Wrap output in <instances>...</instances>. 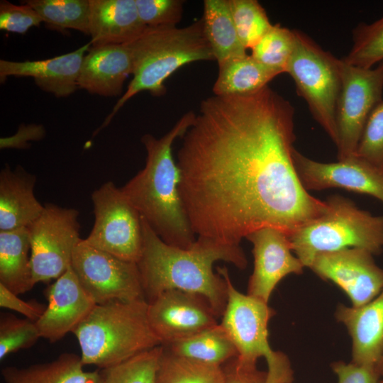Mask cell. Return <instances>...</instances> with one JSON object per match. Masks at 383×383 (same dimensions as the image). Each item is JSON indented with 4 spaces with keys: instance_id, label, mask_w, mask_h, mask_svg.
I'll return each mask as SVG.
<instances>
[{
    "instance_id": "20",
    "label": "cell",
    "mask_w": 383,
    "mask_h": 383,
    "mask_svg": "<svg viewBox=\"0 0 383 383\" xmlns=\"http://www.w3.org/2000/svg\"><path fill=\"white\" fill-rule=\"evenodd\" d=\"M335 316L352 339V362L375 367L383 355V290L360 306L339 304Z\"/></svg>"
},
{
    "instance_id": "38",
    "label": "cell",
    "mask_w": 383,
    "mask_h": 383,
    "mask_svg": "<svg viewBox=\"0 0 383 383\" xmlns=\"http://www.w3.org/2000/svg\"><path fill=\"white\" fill-rule=\"evenodd\" d=\"M223 383H266L267 372L257 369V363L247 362L238 357L223 365Z\"/></svg>"
},
{
    "instance_id": "14",
    "label": "cell",
    "mask_w": 383,
    "mask_h": 383,
    "mask_svg": "<svg viewBox=\"0 0 383 383\" xmlns=\"http://www.w3.org/2000/svg\"><path fill=\"white\" fill-rule=\"evenodd\" d=\"M370 251L349 248L318 254L309 268L317 276L339 287L353 306L366 304L383 290V269Z\"/></svg>"
},
{
    "instance_id": "41",
    "label": "cell",
    "mask_w": 383,
    "mask_h": 383,
    "mask_svg": "<svg viewBox=\"0 0 383 383\" xmlns=\"http://www.w3.org/2000/svg\"><path fill=\"white\" fill-rule=\"evenodd\" d=\"M45 135V129L42 125L22 124L13 135L0 139L1 149H25L29 147V141L42 140Z\"/></svg>"
},
{
    "instance_id": "32",
    "label": "cell",
    "mask_w": 383,
    "mask_h": 383,
    "mask_svg": "<svg viewBox=\"0 0 383 383\" xmlns=\"http://www.w3.org/2000/svg\"><path fill=\"white\" fill-rule=\"evenodd\" d=\"M353 45L343 59L353 66L371 68L383 61V16L371 23H361L353 30Z\"/></svg>"
},
{
    "instance_id": "11",
    "label": "cell",
    "mask_w": 383,
    "mask_h": 383,
    "mask_svg": "<svg viewBox=\"0 0 383 383\" xmlns=\"http://www.w3.org/2000/svg\"><path fill=\"white\" fill-rule=\"evenodd\" d=\"M78 218L75 209L48 203L28 227L35 284L57 279L72 266L74 248L81 240Z\"/></svg>"
},
{
    "instance_id": "26",
    "label": "cell",
    "mask_w": 383,
    "mask_h": 383,
    "mask_svg": "<svg viewBox=\"0 0 383 383\" xmlns=\"http://www.w3.org/2000/svg\"><path fill=\"white\" fill-rule=\"evenodd\" d=\"M201 20L205 37L218 63L248 54L238 35L229 0H205Z\"/></svg>"
},
{
    "instance_id": "40",
    "label": "cell",
    "mask_w": 383,
    "mask_h": 383,
    "mask_svg": "<svg viewBox=\"0 0 383 383\" xmlns=\"http://www.w3.org/2000/svg\"><path fill=\"white\" fill-rule=\"evenodd\" d=\"M0 306L15 311L33 321H36L43 313L46 306L37 301H25L18 295L0 284Z\"/></svg>"
},
{
    "instance_id": "6",
    "label": "cell",
    "mask_w": 383,
    "mask_h": 383,
    "mask_svg": "<svg viewBox=\"0 0 383 383\" xmlns=\"http://www.w3.org/2000/svg\"><path fill=\"white\" fill-rule=\"evenodd\" d=\"M318 217L288 235L292 250L309 267L319 253L349 248H362L374 255L383 250V216L360 209L350 199L329 196Z\"/></svg>"
},
{
    "instance_id": "42",
    "label": "cell",
    "mask_w": 383,
    "mask_h": 383,
    "mask_svg": "<svg viewBox=\"0 0 383 383\" xmlns=\"http://www.w3.org/2000/svg\"><path fill=\"white\" fill-rule=\"evenodd\" d=\"M375 368L380 377H383V355L377 363Z\"/></svg>"
},
{
    "instance_id": "35",
    "label": "cell",
    "mask_w": 383,
    "mask_h": 383,
    "mask_svg": "<svg viewBox=\"0 0 383 383\" xmlns=\"http://www.w3.org/2000/svg\"><path fill=\"white\" fill-rule=\"evenodd\" d=\"M355 155L383 169V99L369 116Z\"/></svg>"
},
{
    "instance_id": "7",
    "label": "cell",
    "mask_w": 383,
    "mask_h": 383,
    "mask_svg": "<svg viewBox=\"0 0 383 383\" xmlns=\"http://www.w3.org/2000/svg\"><path fill=\"white\" fill-rule=\"evenodd\" d=\"M216 271L226 282L228 294L220 323L234 343L238 357L251 363L264 357L266 383H292L294 372L288 357L273 350L268 340V323L275 311L268 303L236 289L226 267H217Z\"/></svg>"
},
{
    "instance_id": "12",
    "label": "cell",
    "mask_w": 383,
    "mask_h": 383,
    "mask_svg": "<svg viewBox=\"0 0 383 383\" xmlns=\"http://www.w3.org/2000/svg\"><path fill=\"white\" fill-rule=\"evenodd\" d=\"M72 268L96 304L146 299L137 263L97 249L84 239L74 248Z\"/></svg>"
},
{
    "instance_id": "43",
    "label": "cell",
    "mask_w": 383,
    "mask_h": 383,
    "mask_svg": "<svg viewBox=\"0 0 383 383\" xmlns=\"http://www.w3.org/2000/svg\"><path fill=\"white\" fill-rule=\"evenodd\" d=\"M379 383H383V379H382V380H379Z\"/></svg>"
},
{
    "instance_id": "5",
    "label": "cell",
    "mask_w": 383,
    "mask_h": 383,
    "mask_svg": "<svg viewBox=\"0 0 383 383\" xmlns=\"http://www.w3.org/2000/svg\"><path fill=\"white\" fill-rule=\"evenodd\" d=\"M148 306L146 299L96 304L72 332L83 365L101 370L161 345L150 326Z\"/></svg>"
},
{
    "instance_id": "39",
    "label": "cell",
    "mask_w": 383,
    "mask_h": 383,
    "mask_svg": "<svg viewBox=\"0 0 383 383\" xmlns=\"http://www.w3.org/2000/svg\"><path fill=\"white\" fill-rule=\"evenodd\" d=\"M331 368L338 377V383H379L381 377L375 367L360 365L353 362H335Z\"/></svg>"
},
{
    "instance_id": "37",
    "label": "cell",
    "mask_w": 383,
    "mask_h": 383,
    "mask_svg": "<svg viewBox=\"0 0 383 383\" xmlns=\"http://www.w3.org/2000/svg\"><path fill=\"white\" fill-rule=\"evenodd\" d=\"M43 22L39 14L28 4L16 5L0 1V29L18 34H25L32 27Z\"/></svg>"
},
{
    "instance_id": "23",
    "label": "cell",
    "mask_w": 383,
    "mask_h": 383,
    "mask_svg": "<svg viewBox=\"0 0 383 383\" xmlns=\"http://www.w3.org/2000/svg\"><path fill=\"white\" fill-rule=\"evenodd\" d=\"M81 357L63 353L57 359L26 367L1 370L6 383H104L100 370L85 371Z\"/></svg>"
},
{
    "instance_id": "29",
    "label": "cell",
    "mask_w": 383,
    "mask_h": 383,
    "mask_svg": "<svg viewBox=\"0 0 383 383\" xmlns=\"http://www.w3.org/2000/svg\"><path fill=\"white\" fill-rule=\"evenodd\" d=\"M50 28L74 29L89 35V0H27Z\"/></svg>"
},
{
    "instance_id": "30",
    "label": "cell",
    "mask_w": 383,
    "mask_h": 383,
    "mask_svg": "<svg viewBox=\"0 0 383 383\" xmlns=\"http://www.w3.org/2000/svg\"><path fill=\"white\" fill-rule=\"evenodd\" d=\"M162 350L161 345L100 370L104 383H155Z\"/></svg>"
},
{
    "instance_id": "2",
    "label": "cell",
    "mask_w": 383,
    "mask_h": 383,
    "mask_svg": "<svg viewBox=\"0 0 383 383\" xmlns=\"http://www.w3.org/2000/svg\"><path fill=\"white\" fill-rule=\"evenodd\" d=\"M143 245L137 262L145 297L148 301L170 289H179L205 297L218 317L227 303V285L213 271L218 261L244 270L248 265L240 245H229L197 237L188 248L165 243L141 216Z\"/></svg>"
},
{
    "instance_id": "17",
    "label": "cell",
    "mask_w": 383,
    "mask_h": 383,
    "mask_svg": "<svg viewBox=\"0 0 383 383\" xmlns=\"http://www.w3.org/2000/svg\"><path fill=\"white\" fill-rule=\"evenodd\" d=\"M45 296L48 304L35 324L40 337L50 343L72 333L96 305L72 266L46 289Z\"/></svg>"
},
{
    "instance_id": "16",
    "label": "cell",
    "mask_w": 383,
    "mask_h": 383,
    "mask_svg": "<svg viewBox=\"0 0 383 383\" xmlns=\"http://www.w3.org/2000/svg\"><path fill=\"white\" fill-rule=\"evenodd\" d=\"M245 238L252 244L254 257L247 294L268 303L278 283L289 274H301L304 266L293 255L288 235L278 229L262 228Z\"/></svg>"
},
{
    "instance_id": "19",
    "label": "cell",
    "mask_w": 383,
    "mask_h": 383,
    "mask_svg": "<svg viewBox=\"0 0 383 383\" xmlns=\"http://www.w3.org/2000/svg\"><path fill=\"white\" fill-rule=\"evenodd\" d=\"M132 71V56L128 44L91 46L82 64L78 87L91 94L119 96Z\"/></svg>"
},
{
    "instance_id": "8",
    "label": "cell",
    "mask_w": 383,
    "mask_h": 383,
    "mask_svg": "<svg viewBox=\"0 0 383 383\" xmlns=\"http://www.w3.org/2000/svg\"><path fill=\"white\" fill-rule=\"evenodd\" d=\"M294 30V48L285 72L293 79L298 95L306 101L313 118L336 145L340 59L302 31Z\"/></svg>"
},
{
    "instance_id": "18",
    "label": "cell",
    "mask_w": 383,
    "mask_h": 383,
    "mask_svg": "<svg viewBox=\"0 0 383 383\" xmlns=\"http://www.w3.org/2000/svg\"><path fill=\"white\" fill-rule=\"evenodd\" d=\"M91 45L89 42L73 52L41 60H1V82L8 77H32L42 90L58 98L67 97L79 89L82 64Z\"/></svg>"
},
{
    "instance_id": "4",
    "label": "cell",
    "mask_w": 383,
    "mask_h": 383,
    "mask_svg": "<svg viewBox=\"0 0 383 383\" xmlns=\"http://www.w3.org/2000/svg\"><path fill=\"white\" fill-rule=\"evenodd\" d=\"M133 61V78L100 128L106 127L121 108L137 94H165V82L182 66L197 61L215 60L205 37L201 18L191 25L147 27L128 43Z\"/></svg>"
},
{
    "instance_id": "24",
    "label": "cell",
    "mask_w": 383,
    "mask_h": 383,
    "mask_svg": "<svg viewBox=\"0 0 383 383\" xmlns=\"http://www.w3.org/2000/svg\"><path fill=\"white\" fill-rule=\"evenodd\" d=\"M29 251L28 228L0 231V284L17 295L35 285Z\"/></svg>"
},
{
    "instance_id": "28",
    "label": "cell",
    "mask_w": 383,
    "mask_h": 383,
    "mask_svg": "<svg viewBox=\"0 0 383 383\" xmlns=\"http://www.w3.org/2000/svg\"><path fill=\"white\" fill-rule=\"evenodd\" d=\"M162 346L155 383H223V366L182 357Z\"/></svg>"
},
{
    "instance_id": "36",
    "label": "cell",
    "mask_w": 383,
    "mask_h": 383,
    "mask_svg": "<svg viewBox=\"0 0 383 383\" xmlns=\"http://www.w3.org/2000/svg\"><path fill=\"white\" fill-rule=\"evenodd\" d=\"M142 22L147 27L176 26L182 18L184 1L135 0Z\"/></svg>"
},
{
    "instance_id": "33",
    "label": "cell",
    "mask_w": 383,
    "mask_h": 383,
    "mask_svg": "<svg viewBox=\"0 0 383 383\" xmlns=\"http://www.w3.org/2000/svg\"><path fill=\"white\" fill-rule=\"evenodd\" d=\"M229 5L239 38L246 50H251L273 24L256 0H229Z\"/></svg>"
},
{
    "instance_id": "1",
    "label": "cell",
    "mask_w": 383,
    "mask_h": 383,
    "mask_svg": "<svg viewBox=\"0 0 383 383\" xmlns=\"http://www.w3.org/2000/svg\"><path fill=\"white\" fill-rule=\"evenodd\" d=\"M294 108L269 86L202 100L177 152L179 192L197 237L229 245L265 227L289 235L322 214L293 159Z\"/></svg>"
},
{
    "instance_id": "31",
    "label": "cell",
    "mask_w": 383,
    "mask_h": 383,
    "mask_svg": "<svg viewBox=\"0 0 383 383\" xmlns=\"http://www.w3.org/2000/svg\"><path fill=\"white\" fill-rule=\"evenodd\" d=\"M295 40L294 30L277 23L251 49L250 55L265 66L282 74L285 72Z\"/></svg>"
},
{
    "instance_id": "21",
    "label": "cell",
    "mask_w": 383,
    "mask_h": 383,
    "mask_svg": "<svg viewBox=\"0 0 383 383\" xmlns=\"http://www.w3.org/2000/svg\"><path fill=\"white\" fill-rule=\"evenodd\" d=\"M89 1L92 46L130 43L147 28L140 18L135 0Z\"/></svg>"
},
{
    "instance_id": "27",
    "label": "cell",
    "mask_w": 383,
    "mask_h": 383,
    "mask_svg": "<svg viewBox=\"0 0 383 383\" xmlns=\"http://www.w3.org/2000/svg\"><path fill=\"white\" fill-rule=\"evenodd\" d=\"M164 346L174 355L218 366H223L238 356L234 343L220 323Z\"/></svg>"
},
{
    "instance_id": "10",
    "label": "cell",
    "mask_w": 383,
    "mask_h": 383,
    "mask_svg": "<svg viewBox=\"0 0 383 383\" xmlns=\"http://www.w3.org/2000/svg\"><path fill=\"white\" fill-rule=\"evenodd\" d=\"M341 85L336 106L338 160L355 155L365 126L382 100L383 61L371 68L340 59Z\"/></svg>"
},
{
    "instance_id": "3",
    "label": "cell",
    "mask_w": 383,
    "mask_h": 383,
    "mask_svg": "<svg viewBox=\"0 0 383 383\" xmlns=\"http://www.w3.org/2000/svg\"><path fill=\"white\" fill-rule=\"evenodd\" d=\"M196 114L189 111L166 134L156 138L145 134L147 151L144 168L121 190L153 231L167 244L188 248L196 240L179 192L180 172L172 148L192 125Z\"/></svg>"
},
{
    "instance_id": "9",
    "label": "cell",
    "mask_w": 383,
    "mask_h": 383,
    "mask_svg": "<svg viewBox=\"0 0 383 383\" xmlns=\"http://www.w3.org/2000/svg\"><path fill=\"white\" fill-rule=\"evenodd\" d=\"M94 223L84 240L123 260L137 263L143 245L141 216L111 181L91 196Z\"/></svg>"
},
{
    "instance_id": "25",
    "label": "cell",
    "mask_w": 383,
    "mask_h": 383,
    "mask_svg": "<svg viewBox=\"0 0 383 383\" xmlns=\"http://www.w3.org/2000/svg\"><path fill=\"white\" fill-rule=\"evenodd\" d=\"M218 65V74L213 87L216 96L244 95L268 86L280 74L259 62L251 55L223 61Z\"/></svg>"
},
{
    "instance_id": "13",
    "label": "cell",
    "mask_w": 383,
    "mask_h": 383,
    "mask_svg": "<svg viewBox=\"0 0 383 383\" xmlns=\"http://www.w3.org/2000/svg\"><path fill=\"white\" fill-rule=\"evenodd\" d=\"M148 302L150 326L164 345L218 323V316L209 301L198 294L170 289Z\"/></svg>"
},
{
    "instance_id": "34",
    "label": "cell",
    "mask_w": 383,
    "mask_h": 383,
    "mask_svg": "<svg viewBox=\"0 0 383 383\" xmlns=\"http://www.w3.org/2000/svg\"><path fill=\"white\" fill-rule=\"evenodd\" d=\"M41 338L35 322L10 313L0 318V360L21 349L32 347Z\"/></svg>"
},
{
    "instance_id": "22",
    "label": "cell",
    "mask_w": 383,
    "mask_h": 383,
    "mask_svg": "<svg viewBox=\"0 0 383 383\" xmlns=\"http://www.w3.org/2000/svg\"><path fill=\"white\" fill-rule=\"evenodd\" d=\"M35 175L21 166L13 170L6 165L0 172V231L28 228L42 213L34 194Z\"/></svg>"
},
{
    "instance_id": "15",
    "label": "cell",
    "mask_w": 383,
    "mask_h": 383,
    "mask_svg": "<svg viewBox=\"0 0 383 383\" xmlns=\"http://www.w3.org/2000/svg\"><path fill=\"white\" fill-rule=\"evenodd\" d=\"M293 159L299 180L308 192L340 188L383 202V169L356 155L334 162H321L294 149Z\"/></svg>"
}]
</instances>
